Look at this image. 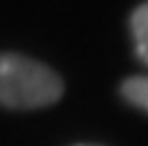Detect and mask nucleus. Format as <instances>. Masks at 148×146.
Returning <instances> with one entry per match:
<instances>
[{
    "instance_id": "nucleus-1",
    "label": "nucleus",
    "mask_w": 148,
    "mask_h": 146,
    "mask_svg": "<svg viewBox=\"0 0 148 146\" xmlns=\"http://www.w3.org/2000/svg\"><path fill=\"white\" fill-rule=\"evenodd\" d=\"M62 81L44 63L18 53H0V104L35 109L60 100Z\"/></svg>"
},
{
    "instance_id": "nucleus-2",
    "label": "nucleus",
    "mask_w": 148,
    "mask_h": 146,
    "mask_svg": "<svg viewBox=\"0 0 148 146\" xmlns=\"http://www.w3.org/2000/svg\"><path fill=\"white\" fill-rule=\"evenodd\" d=\"M130 28H132V39H134L136 58L143 65H148V2H141L132 12Z\"/></svg>"
},
{
    "instance_id": "nucleus-3",
    "label": "nucleus",
    "mask_w": 148,
    "mask_h": 146,
    "mask_svg": "<svg viewBox=\"0 0 148 146\" xmlns=\"http://www.w3.org/2000/svg\"><path fill=\"white\" fill-rule=\"evenodd\" d=\"M120 93L127 102H132L134 107L148 111V74H139V76H130L123 81Z\"/></svg>"
}]
</instances>
